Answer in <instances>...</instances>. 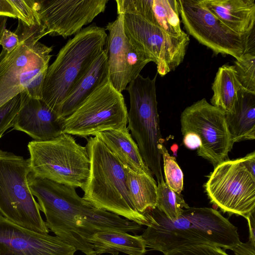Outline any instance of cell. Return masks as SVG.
Here are the masks:
<instances>
[{"label":"cell","mask_w":255,"mask_h":255,"mask_svg":"<svg viewBox=\"0 0 255 255\" xmlns=\"http://www.w3.org/2000/svg\"><path fill=\"white\" fill-rule=\"evenodd\" d=\"M144 215L149 225L141 236L146 248L163 254L200 244L233 251L241 242L238 228L213 208L189 207L173 221L157 208Z\"/></svg>","instance_id":"obj_1"},{"label":"cell","mask_w":255,"mask_h":255,"mask_svg":"<svg viewBox=\"0 0 255 255\" xmlns=\"http://www.w3.org/2000/svg\"><path fill=\"white\" fill-rule=\"evenodd\" d=\"M14 32L19 43L10 53L0 54V108L25 92L34 99H42L44 79L51 57L52 47L39 40L48 34L42 24L28 26L18 19Z\"/></svg>","instance_id":"obj_2"},{"label":"cell","mask_w":255,"mask_h":255,"mask_svg":"<svg viewBox=\"0 0 255 255\" xmlns=\"http://www.w3.org/2000/svg\"><path fill=\"white\" fill-rule=\"evenodd\" d=\"M87 140L90 171L82 198L95 208L147 227V218L136 210L130 196L125 167L97 136Z\"/></svg>","instance_id":"obj_3"},{"label":"cell","mask_w":255,"mask_h":255,"mask_svg":"<svg viewBox=\"0 0 255 255\" xmlns=\"http://www.w3.org/2000/svg\"><path fill=\"white\" fill-rule=\"evenodd\" d=\"M107 35L105 28L95 24L82 29L61 48L48 67L42 99L57 113L72 89L104 50Z\"/></svg>","instance_id":"obj_4"},{"label":"cell","mask_w":255,"mask_h":255,"mask_svg":"<svg viewBox=\"0 0 255 255\" xmlns=\"http://www.w3.org/2000/svg\"><path fill=\"white\" fill-rule=\"evenodd\" d=\"M27 180L49 231L86 255H97L81 227L84 214L92 205L78 195L74 187L37 177L31 172Z\"/></svg>","instance_id":"obj_5"},{"label":"cell","mask_w":255,"mask_h":255,"mask_svg":"<svg viewBox=\"0 0 255 255\" xmlns=\"http://www.w3.org/2000/svg\"><path fill=\"white\" fill-rule=\"evenodd\" d=\"M157 73L152 79L139 75L129 83L126 90L130 101L128 128L136 141L143 161L158 184L164 181L161 164V148L164 140L157 111Z\"/></svg>","instance_id":"obj_6"},{"label":"cell","mask_w":255,"mask_h":255,"mask_svg":"<svg viewBox=\"0 0 255 255\" xmlns=\"http://www.w3.org/2000/svg\"><path fill=\"white\" fill-rule=\"evenodd\" d=\"M31 172L35 176L74 188H82L89 174L86 146L72 135L63 133L48 140L30 141Z\"/></svg>","instance_id":"obj_7"},{"label":"cell","mask_w":255,"mask_h":255,"mask_svg":"<svg viewBox=\"0 0 255 255\" xmlns=\"http://www.w3.org/2000/svg\"><path fill=\"white\" fill-rule=\"evenodd\" d=\"M29 159L0 150V214L27 230L48 234L28 185Z\"/></svg>","instance_id":"obj_8"},{"label":"cell","mask_w":255,"mask_h":255,"mask_svg":"<svg viewBox=\"0 0 255 255\" xmlns=\"http://www.w3.org/2000/svg\"><path fill=\"white\" fill-rule=\"evenodd\" d=\"M181 21L188 33L216 54L236 59L246 52H255V33L240 35L221 22L202 0H177Z\"/></svg>","instance_id":"obj_9"},{"label":"cell","mask_w":255,"mask_h":255,"mask_svg":"<svg viewBox=\"0 0 255 255\" xmlns=\"http://www.w3.org/2000/svg\"><path fill=\"white\" fill-rule=\"evenodd\" d=\"M128 112L122 93L110 80L94 92L64 119L62 132L87 137L127 127Z\"/></svg>","instance_id":"obj_10"},{"label":"cell","mask_w":255,"mask_h":255,"mask_svg":"<svg viewBox=\"0 0 255 255\" xmlns=\"http://www.w3.org/2000/svg\"><path fill=\"white\" fill-rule=\"evenodd\" d=\"M122 13L127 38L153 59L160 76L174 71L183 62L190 42L188 35H172L156 22L136 12Z\"/></svg>","instance_id":"obj_11"},{"label":"cell","mask_w":255,"mask_h":255,"mask_svg":"<svg viewBox=\"0 0 255 255\" xmlns=\"http://www.w3.org/2000/svg\"><path fill=\"white\" fill-rule=\"evenodd\" d=\"M204 187L210 202L229 216L246 218L255 211V177L242 158L218 164Z\"/></svg>","instance_id":"obj_12"},{"label":"cell","mask_w":255,"mask_h":255,"mask_svg":"<svg viewBox=\"0 0 255 255\" xmlns=\"http://www.w3.org/2000/svg\"><path fill=\"white\" fill-rule=\"evenodd\" d=\"M180 122L183 135L193 132L199 137V156L208 160L214 167L228 159L234 144L223 111L203 98L184 109Z\"/></svg>","instance_id":"obj_13"},{"label":"cell","mask_w":255,"mask_h":255,"mask_svg":"<svg viewBox=\"0 0 255 255\" xmlns=\"http://www.w3.org/2000/svg\"><path fill=\"white\" fill-rule=\"evenodd\" d=\"M109 0H36L42 24L50 35L66 39L103 12Z\"/></svg>","instance_id":"obj_14"},{"label":"cell","mask_w":255,"mask_h":255,"mask_svg":"<svg viewBox=\"0 0 255 255\" xmlns=\"http://www.w3.org/2000/svg\"><path fill=\"white\" fill-rule=\"evenodd\" d=\"M77 251L57 236L27 230L0 214V255H74Z\"/></svg>","instance_id":"obj_15"},{"label":"cell","mask_w":255,"mask_h":255,"mask_svg":"<svg viewBox=\"0 0 255 255\" xmlns=\"http://www.w3.org/2000/svg\"><path fill=\"white\" fill-rule=\"evenodd\" d=\"M21 104L13 121V128L23 131L35 140L46 141L60 135L64 118L49 107L41 99L20 94Z\"/></svg>","instance_id":"obj_16"},{"label":"cell","mask_w":255,"mask_h":255,"mask_svg":"<svg viewBox=\"0 0 255 255\" xmlns=\"http://www.w3.org/2000/svg\"><path fill=\"white\" fill-rule=\"evenodd\" d=\"M105 30L109 33L105 51L109 80L113 87L122 93L129 83L127 66L128 38L124 32L123 14L118 13L117 18L108 23Z\"/></svg>","instance_id":"obj_17"},{"label":"cell","mask_w":255,"mask_h":255,"mask_svg":"<svg viewBox=\"0 0 255 255\" xmlns=\"http://www.w3.org/2000/svg\"><path fill=\"white\" fill-rule=\"evenodd\" d=\"M202 0L208 9L232 30L244 36L255 33V0Z\"/></svg>","instance_id":"obj_18"},{"label":"cell","mask_w":255,"mask_h":255,"mask_svg":"<svg viewBox=\"0 0 255 255\" xmlns=\"http://www.w3.org/2000/svg\"><path fill=\"white\" fill-rule=\"evenodd\" d=\"M109 80L107 57L104 49L61 105L58 114L62 118H66L94 92Z\"/></svg>","instance_id":"obj_19"},{"label":"cell","mask_w":255,"mask_h":255,"mask_svg":"<svg viewBox=\"0 0 255 255\" xmlns=\"http://www.w3.org/2000/svg\"><path fill=\"white\" fill-rule=\"evenodd\" d=\"M96 136V135H95ZM97 136L124 167L139 173L153 174L146 165L127 127L98 133Z\"/></svg>","instance_id":"obj_20"},{"label":"cell","mask_w":255,"mask_h":255,"mask_svg":"<svg viewBox=\"0 0 255 255\" xmlns=\"http://www.w3.org/2000/svg\"><path fill=\"white\" fill-rule=\"evenodd\" d=\"M233 144L255 138V93L242 88L232 114H225Z\"/></svg>","instance_id":"obj_21"},{"label":"cell","mask_w":255,"mask_h":255,"mask_svg":"<svg viewBox=\"0 0 255 255\" xmlns=\"http://www.w3.org/2000/svg\"><path fill=\"white\" fill-rule=\"evenodd\" d=\"M97 255L108 253L118 255H145L146 246L141 235H131L127 232L109 230L97 232L88 239Z\"/></svg>","instance_id":"obj_22"},{"label":"cell","mask_w":255,"mask_h":255,"mask_svg":"<svg viewBox=\"0 0 255 255\" xmlns=\"http://www.w3.org/2000/svg\"><path fill=\"white\" fill-rule=\"evenodd\" d=\"M135 12L156 22L172 35H188L181 27L177 0H140Z\"/></svg>","instance_id":"obj_23"},{"label":"cell","mask_w":255,"mask_h":255,"mask_svg":"<svg viewBox=\"0 0 255 255\" xmlns=\"http://www.w3.org/2000/svg\"><path fill=\"white\" fill-rule=\"evenodd\" d=\"M242 88L234 65L225 64L220 67L212 86L213 95L211 104L226 114L233 113Z\"/></svg>","instance_id":"obj_24"},{"label":"cell","mask_w":255,"mask_h":255,"mask_svg":"<svg viewBox=\"0 0 255 255\" xmlns=\"http://www.w3.org/2000/svg\"><path fill=\"white\" fill-rule=\"evenodd\" d=\"M81 227L88 241L89 237L97 232L116 230L135 233L142 229V226L134 222L92 206L85 213Z\"/></svg>","instance_id":"obj_25"},{"label":"cell","mask_w":255,"mask_h":255,"mask_svg":"<svg viewBox=\"0 0 255 255\" xmlns=\"http://www.w3.org/2000/svg\"><path fill=\"white\" fill-rule=\"evenodd\" d=\"M125 167L129 195L136 210L144 214L156 208L157 185L153 177Z\"/></svg>","instance_id":"obj_26"},{"label":"cell","mask_w":255,"mask_h":255,"mask_svg":"<svg viewBox=\"0 0 255 255\" xmlns=\"http://www.w3.org/2000/svg\"><path fill=\"white\" fill-rule=\"evenodd\" d=\"M188 208L181 194L174 191L164 181L157 184L156 208L167 218L174 220L180 216L184 209Z\"/></svg>","instance_id":"obj_27"},{"label":"cell","mask_w":255,"mask_h":255,"mask_svg":"<svg viewBox=\"0 0 255 255\" xmlns=\"http://www.w3.org/2000/svg\"><path fill=\"white\" fill-rule=\"evenodd\" d=\"M234 66L242 88L255 93V52L244 53Z\"/></svg>","instance_id":"obj_28"},{"label":"cell","mask_w":255,"mask_h":255,"mask_svg":"<svg viewBox=\"0 0 255 255\" xmlns=\"http://www.w3.org/2000/svg\"><path fill=\"white\" fill-rule=\"evenodd\" d=\"M163 160L165 183L174 191L180 194L183 188V173L174 157L171 156L164 144L161 148Z\"/></svg>","instance_id":"obj_29"},{"label":"cell","mask_w":255,"mask_h":255,"mask_svg":"<svg viewBox=\"0 0 255 255\" xmlns=\"http://www.w3.org/2000/svg\"><path fill=\"white\" fill-rule=\"evenodd\" d=\"M150 62H153V59L128 39L127 66L129 83L140 75L141 70Z\"/></svg>","instance_id":"obj_30"},{"label":"cell","mask_w":255,"mask_h":255,"mask_svg":"<svg viewBox=\"0 0 255 255\" xmlns=\"http://www.w3.org/2000/svg\"><path fill=\"white\" fill-rule=\"evenodd\" d=\"M20 19L28 26L41 24L36 0H9Z\"/></svg>","instance_id":"obj_31"},{"label":"cell","mask_w":255,"mask_h":255,"mask_svg":"<svg viewBox=\"0 0 255 255\" xmlns=\"http://www.w3.org/2000/svg\"><path fill=\"white\" fill-rule=\"evenodd\" d=\"M164 255H230L223 249L209 244H193L184 246Z\"/></svg>","instance_id":"obj_32"},{"label":"cell","mask_w":255,"mask_h":255,"mask_svg":"<svg viewBox=\"0 0 255 255\" xmlns=\"http://www.w3.org/2000/svg\"><path fill=\"white\" fill-rule=\"evenodd\" d=\"M20 104L21 96L18 94L0 108V138L7 129L13 127Z\"/></svg>","instance_id":"obj_33"},{"label":"cell","mask_w":255,"mask_h":255,"mask_svg":"<svg viewBox=\"0 0 255 255\" xmlns=\"http://www.w3.org/2000/svg\"><path fill=\"white\" fill-rule=\"evenodd\" d=\"M19 43V39L18 35L14 32H11L5 28L0 41L2 50L9 54L18 46Z\"/></svg>","instance_id":"obj_34"},{"label":"cell","mask_w":255,"mask_h":255,"mask_svg":"<svg viewBox=\"0 0 255 255\" xmlns=\"http://www.w3.org/2000/svg\"><path fill=\"white\" fill-rule=\"evenodd\" d=\"M235 255H255V244L248 241L240 243L233 250Z\"/></svg>","instance_id":"obj_35"},{"label":"cell","mask_w":255,"mask_h":255,"mask_svg":"<svg viewBox=\"0 0 255 255\" xmlns=\"http://www.w3.org/2000/svg\"><path fill=\"white\" fill-rule=\"evenodd\" d=\"M0 16L18 18L9 0H0Z\"/></svg>","instance_id":"obj_36"},{"label":"cell","mask_w":255,"mask_h":255,"mask_svg":"<svg viewBox=\"0 0 255 255\" xmlns=\"http://www.w3.org/2000/svg\"><path fill=\"white\" fill-rule=\"evenodd\" d=\"M183 143L188 148L195 149L201 145V140L198 135L193 132H187L183 135Z\"/></svg>","instance_id":"obj_37"},{"label":"cell","mask_w":255,"mask_h":255,"mask_svg":"<svg viewBox=\"0 0 255 255\" xmlns=\"http://www.w3.org/2000/svg\"><path fill=\"white\" fill-rule=\"evenodd\" d=\"M243 162L249 172L255 177V152L253 151L242 158Z\"/></svg>","instance_id":"obj_38"},{"label":"cell","mask_w":255,"mask_h":255,"mask_svg":"<svg viewBox=\"0 0 255 255\" xmlns=\"http://www.w3.org/2000/svg\"><path fill=\"white\" fill-rule=\"evenodd\" d=\"M255 211L252 212L249 216L246 218L247 219L249 229V240L252 243L255 244Z\"/></svg>","instance_id":"obj_39"},{"label":"cell","mask_w":255,"mask_h":255,"mask_svg":"<svg viewBox=\"0 0 255 255\" xmlns=\"http://www.w3.org/2000/svg\"><path fill=\"white\" fill-rule=\"evenodd\" d=\"M7 17L0 16V41L3 32L5 29V25L7 21Z\"/></svg>","instance_id":"obj_40"}]
</instances>
